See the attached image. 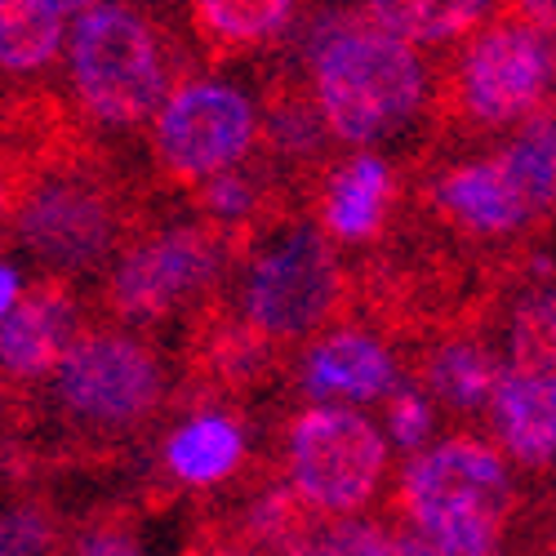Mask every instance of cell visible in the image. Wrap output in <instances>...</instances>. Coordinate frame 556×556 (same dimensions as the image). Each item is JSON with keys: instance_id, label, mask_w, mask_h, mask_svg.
Listing matches in <instances>:
<instances>
[{"instance_id": "obj_1", "label": "cell", "mask_w": 556, "mask_h": 556, "mask_svg": "<svg viewBox=\"0 0 556 556\" xmlns=\"http://www.w3.org/2000/svg\"><path fill=\"white\" fill-rule=\"evenodd\" d=\"M303 63L330 134L352 148L388 143L432 99V72L419 50L352 10L312 14Z\"/></svg>"}, {"instance_id": "obj_2", "label": "cell", "mask_w": 556, "mask_h": 556, "mask_svg": "<svg viewBox=\"0 0 556 556\" xmlns=\"http://www.w3.org/2000/svg\"><path fill=\"white\" fill-rule=\"evenodd\" d=\"M27 178L10 182V241L45 276H89L129 245V201L94 156H67L54 134L45 148L10 156Z\"/></svg>"}, {"instance_id": "obj_3", "label": "cell", "mask_w": 556, "mask_h": 556, "mask_svg": "<svg viewBox=\"0 0 556 556\" xmlns=\"http://www.w3.org/2000/svg\"><path fill=\"white\" fill-rule=\"evenodd\" d=\"M513 477L490 441L458 432L409 454L401 513L437 556H498Z\"/></svg>"}, {"instance_id": "obj_4", "label": "cell", "mask_w": 556, "mask_h": 556, "mask_svg": "<svg viewBox=\"0 0 556 556\" xmlns=\"http://www.w3.org/2000/svg\"><path fill=\"white\" fill-rule=\"evenodd\" d=\"M174 40L129 0L76 18L67 40L72 94L103 129H138L143 121H156L174 85H182L174 80Z\"/></svg>"}, {"instance_id": "obj_5", "label": "cell", "mask_w": 556, "mask_h": 556, "mask_svg": "<svg viewBox=\"0 0 556 556\" xmlns=\"http://www.w3.org/2000/svg\"><path fill=\"white\" fill-rule=\"evenodd\" d=\"M334 241L316 223H267L237 250L231 316L267 343L316 334L343 303Z\"/></svg>"}, {"instance_id": "obj_6", "label": "cell", "mask_w": 556, "mask_h": 556, "mask_svg": "<svg viewBox=\"0 0 556 556\" xmlns=\"http://www.w3.org/2000/svg\"><path fill=\"white\" fill-rule=\"evenodd\" d=\"M54 414L89 441H121L156 419L165 365L152 343L129 330H94L45 383Z\"/></svg>"}, {"instance_id": "obj_7", "label": "cell", "mask_w": 556, "mask_h": 556, "mask_svg": "<svg viewBox=\"0 0 556 556\" xmlns=\"http://www.w3.org/2000/svg\"><path fill=\"white\" fill-rule=\"evenodd\" d=\"M227 258L237 245L201 218L134 231L108 271V312L125 326H161L214 299Z\"/></svg>"}, {"instance_id": "obj_8", "label": "cell", "mask_w": 556, "mask_h": 556, "mask_svg": "<svg viewBox=\"0 0 556 556\" xmlns=\"http://www.w3.org/2000/svg\"><path fill=\"white\" fill-rule=\"evenodd\" d=\"M552 59L556 54L547 50L539 27L498 18L468 36V45L458 50L441 85V112L477 129L526 125L543 112L552 89Z\"/></svg>"}, {"instance_id": "obj_9", "label": "cell", "mask_w": 556, "mask_h": 556, "mask_svg": "<svg viewBox=\"0 0 556 556\" xmlns=\"http://www.w3.org/2000/svg\"><path fill=\"white\" fill-rule=\"evenodd\" d=\"M286 472L316 517H356L383 485L388 441L352 405H307L286 428Z\"/></svg>"}, {"instance_id": "obj_10", "label": "cell", "mask_w": 556, "mask_h": 556, "mask_svg": "<svg viewBox=\"0 0 556 556\" xmlns=\"http://www.w3.org/2000/svg\"><path fill=\"white\" fill-rule=\"evenodd\" d=\"M263 138V116L245 89L192 76L182 80L152 121V161L174 188L201 182L237 169Z\"/></svg>"}, {"instance_id": "obj_11", "label": "cell", "mask_w": 556, "mask_h": 556, "mask_svg": "<svg viewBox=\"0 0 556 556\" xmlns=\"http://www.w3.org/2000/svg\"><path fill=\"white\" fill-rule=\"evenodd\" d=\"M428 205L454 231L477 237V241H503V237L526 231L530 223H539V210H534L530 192L521 188L517 169L507 165L503 148L490 156H472V161L441 169L428 188Z\"/></svg>"}, {"instance_id": "obj_12", "label": "cell", "mask_w": 556, "mask_h": 556, "mask_svg": "<svg viewBox=\"0 0 556 556\" xmlns=\"http://www.w3.org/2000/svg\"><path fill=\"white\" fill-rule=\"evenodd\" d=\"M80 339H85V320L72 286L63 276L31 281L23 299L5 312V334H0V365H5L10 388L50 383Z\"/></svg>"}, {"instance_id": "obj_13", "label": "cell", "mask_w": 556, "mask_h": 556, "mask_svg": "<svg viewBox=\"0 0 556 556\" xmlns=\"http://www.w3.org/2000/svg\"><path fill=\"white\" fill-rule=\"evenodd\" d=\"M299 388L312 405H330V401L365 405V401H388L401 388V369L383 339H375L361 326H330L303 352Z\"/></svg>"}, {"instance_id": "obj_14", "label": "cell", "mask_w": 556, "mask_h": 556, "mask_svg": "<svg viewBox=\"0 0 556 556\" xmlns=\"http://www.w3.org/2000/svg\"><path fill=\"white\" fill-rule=\"evenodd\" d=\"M392 205H396V174L375 152L352 156L339 169H330V178L316 192L320 227H326L330 241L343 245L375 241L392 218Z\"/></svg>"}, {"instance_id": "obj_15", "label": "cell", "mask_w": 556, "mask_h": 556, "mask_svg": "<svg viewBox=\"0 0 556 556\" xmlns=\"http://www.w3.org/2000/svg\"><path fill=\"white\" fill-rule=\"evenodd\" d=\"M161 463L174 485H188V490L223 485L227 477H237L245 463V428L237 414L201 405L165 437Z\"/></svg>"}, {"instance_id": "obj_16", "label": "cell", "mask_w": 556, "mask_h": 556, "mask_svg": "<svg viewBox=\"0 0 556 556\" xmlns=\"http://www.w3.org/2000/svg\"><path fill=\"white\" fill-rule=\"evenodd\" d=\"M490 419H494L503 450L517 463L547 468L556 458V375L507 369L490 401Z\"/></svg>"}, {"instance_id": "obj_17", "label": "cell", "mask_w": 556, "mask_h": 556, "mask_svg": "<svg viewBox=\"0 0 556 556\" xmlns=\"http://www.w3.org/2000/svg\"><path fill=\"white\" fill-rule=\"evenodd\" d=\"M294 23V0H192V27L210 59L263 50Z\"/></svg>"}, {"instance_id": "obj_18", "label": "cell", "mask_w": 556, "mask_h": 556, "mask_svg": "<svg viewBox=\"0 0 556 556\" xmlns=\"http://www.w3.org/2000/svg\"><path fill=\"white\" fill-rule=\"evenodd\" d=\"M365 18L405 45H450L477 36L490 0H361Z\"/></svg>"}, {"instance_id": "obj_19", "label": "cell", "mask_w": 556, "mask_h": 556, "mask_svg": "<svg viewBox=\"0 0 556 556\" xmlns=\"http://www.w3.org/2000/svg\"><path fill=\"white\" fill-rule=\"evenodd\" d=\"M424 383H428V396L441 401L450 414H477L481 405L494 401L503 369L481 339H450L428 356Z\"/></svg>"}, {"instance_id": "obj_20", "label": "cell", "mask_w": 556, "mask_h": 556, "mask_svg": "<svg viewBox=\"0 0 556 556\" xmlns=\"http://www.w3.org/2000/svg\"><path fill=\"white\" fill-rule=\"evenodd\" d=\"M63 50V10L54 0H0V63L10 76L50 67Z\"/></svg>"}, {"instance_id": "obj_21", "label": "cell", "mask_w": 556, "mask_h": 556, "mask_svg": "<svg viewBox=\"0 0 556 556\" xmlns=\"http://www.w3.org/2000/svg\"><path fill=\"white\" fill-rule=\"evenodd\" d=\"M330 125L320 116L312 89L294 85H276L271 99H267V112H263V143L276 161H290V165H316L326 161V143H330Z\"/></svg>"}, {"instance_id": "obj_22", "label": "cell", "mask_w": 556, "mask_h": 556, "mask_svg": "<svg viewBox=\"0 0 556 556\" xmlns=\"http://www.w3.org/2000/svg\"><path fill=\"white\" fill-rule=\"evenodd\" d=\"M507 165L517 169L521 188L530 192L539 218L556 210V112H539L534 121H526L513 138L503 143Z\"/></svg>"}, {"instance_id": "obj_23", "label": "cell", "mask_w": 556, "mask_h": 556, "mask_svg": "<svg viewBox=\"0 0 556 556\" xmlns=\"http://www.w3.org/2000/svg\"><path fill=\"white\" fill-rule=\"evenodd\" d=\"M507 348H513V369H526V375H556V286L530 290L517 303L513 330H507Z\"/></svg>"}, {"instance_id": "obj_24", "label": "cell", "mask_w": 556, "mask_h": 556, "mask_svg": "<svg viewBox=\"0 0 556 556\" xmlns=\"http://www.w3.org/2000/svg\"><path fill=\"white\" fill-rule=\"evenodd\" d=\"M392 530L361 517H316L281 556H379Z\"/></svg>"}, {"instance_id": "obj_25", "label": "cell", "mask_w": 556, "mask_h": 556, "mask_svg": "<svg viewBox=\"0 0 556 556\" xmlns=\"http://www.w3.org/2000/svg\"><path fill=\"white\" fill-rule=\"evenodd\" d=\"M432 396L424 388H396L388 396V441L401 445L405 454H419L428 450V437H432Z\"/></svg>"}, {"instance_id": "obj_26", "label": "cell", "mask_w": 556, "mask_h": 556, "mask_svg": "<svg viewBox=\"0 0 556 556\" xmlns=\"http://www.w3.org/2000/svg\"><path fill=\"white\" fill-rule=\"evenodd\" d=\"M0 543H5V556H54L59 552V526L40 503H10Z\"/></svg>"}, {"instance_id": "obj_27", "label": "cell", "mask_w": 556, "mask_h": 556, "mask_svg": "<svg viewBox=\"0 0 556 556\" xmlns=\"http://www.w3.org/2000/svg\"><path fill=\"white\" fill-rule=\"evenodd\" d=\"M76 556H148L143 543L134 539L129 526L121 521H99L76 539Z\"/></svg>"}, {"instance_id": "obj_28", "label": "cell", "mask_w": 556, "mask_h": 556, "mask_svg": "<svg viewBox=\"0 0 556 556\" xmlns=\"http://www.w3.org/2000/svg\"><path fill=\"white\" fill-rule=\"evenodd\" d=\"M507 5H513V18L539 27L543 36L556 31V0H507Z\"/></svg>"}, {"instance_id": "obj_29", "label": "cell", "mask_w": 556, "mask_h": 556, "mask_svg": "<svg viewBox=\"0 0 556 556\" xmlns=\"http://www.w3.org/2000/svg\"><path fill=\"white\" fill-rule=\"evenodd\" d=\"M18 299H23V276H18V263L10 258L0 267V312H10Z\"/></svg>"}, {"instance_id": "obj_30", "label": "cell", "mask_w": 556, "mask_h": 556, "mask_svg": "<svg viewBox=\"0 0 556 556\" xmlns=\"http://www.w3.org/2000/svg\"><path fill=\"white\" fill-rule=\"evenodd\" d=\"M54 5L63 10V18H85V14H94V10L116 5V0H54Z\"/></svg>"}, {"instance_id": "obj_31", "label": "cell", "mask_w": 556, "mask_h": 556, "mask_svg": "<svg viewBox=\"0 0 556 556\" xmlns=\"http://www.w3.org/2000/svg\"><path fill=\"white\" fill-rule=\"evenodd\" d=\"M192 556H254V552H245L241 543H223V547H201V552H192Z\"/></svg>"}, {"instance_id": "obj_32", "label": "cell", "mask_w": 556, "mask_h": 556, "mask_svg": "<svg viewBox=\"0 0 556 556\" xmlns=\"http://www.w3.org/2000/svg\"><path fill=\"white\" fill-rule=\"evenodd\" d=\"M552 89H556V59H552Z\"/></svg>"}]
</instances>
